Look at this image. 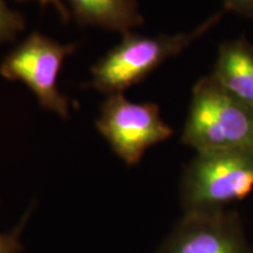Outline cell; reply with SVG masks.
Returning <instances> with one entry per match:
<instances>
[{
	"instance_id": "cell-11",
	"label": "cell",
	"mask_w": 253,
	"mask_h": 253,
	"mask_svg": "<svg viewBox=\"0 0 253 253\" xmlns=\"http://www.w3.org/2000/svg\"><path fill=\"white\" fill-rule=\"evenodd\" d=\"M225 11L236 12L243 17H253V0H224Z\"/></svg>"
},
{
	"instance_id": "cell-12",
	"label": "cell",
	"mask_w": 253,
	"mask_h": 253,
	"mask_svg": "<svg viewBox=\"0 0 253 253\" xmlns=\"http://www.w3.org/2000/svg\"><path fill=\"white\" fill-rule=\"evenodd\" d=\"M19 1H25V0H19ZM42 6H46L48 4H52L56 8V11L59 12V14L61 15L63 21H67L71 18V13H69L68 8L63 5L61 0H38Z\"/></svg>"
},
{
	"instance_id": "cell-2",
	"label": "cell",
	"mask_w": 253,
	"mask_h": 253,
	"mask_svg": "<svg viewBox=\"0 0 253 253\" xmlns=\"http://www.w3.org/2000/svg\"><path fill=\"white\" fill-rule=\"evenodd\" d=\"M219 18L220 13H218L195 31L176 36L143 37L131 32L123 34L121 42L91 68L89 84L102 93L122 94L147 78L168 59L179 54L210 30Z\"/></svg>"
},
{
	"instance_id": "cell-1",
	"label": "cell",
	"mask_w": 253,
	"mask_h": 253,
	"mask_svg": "<svg viewBox=\"0 0 253 253\" xmlns=\"http://www.w3.org/2000/svg\"><path fill=\"white\" fill-rule=\"evenodd\" d=\"M197 154L253 150V108L209 75L192 90L182 135Z\"/></svg>"
},
{
	"instance_id": "cell-8",
	"label": "cell",
	"mask_w": 253,
	"mask_h": 253,
	"mask_svg": "<svg viewBox=\"0 0 253 253\" xmlns=\"http://www.w3.org/2000/svg\"><path fill=\"white\" fill-rule=\"evenodd\" d=\"M80 25L130 33L143 21L136 0H67Z\"/></svg>"
},
{
	"instance_id": "cell-10",
	"label": "cell",
	"mask_w": 253,
	"mask_h": 253,
	"mask_svg": "<svg viewBox=\"0 0 253 253\" xmlns=\"http://www.w3.org/2000/svg\"><path fill=\"white\" fill-rule=\"evenodd\" d=\"M28 218V213L23 217V219L18 223V225L11 231L5 233H0V253H20L23 250L21 245V233Z\"/></svg>"
},
{
	"instance_id": "cell-7",
	"label": "cell",
	"mask_w": 253,
	"mask_h": 253,
	"mask_svg": "<svg viewBox=\"0 0 253 253\" xmlns=\"http://www.w3.org/2000/svg\"><path fill=\"white\" fill-rule=\"evenodd\" d=\"M211 77L253 108V46L244 38L220 46Z\"/></svg>"
},
{
	"instance_id": "cell-9",
	"label": "cell",
	"mask_w": 253,
	"mask_h": 253,
	"mask_svg": "<svg viewBox=\"0 0 253 253\" xmlns=\"http://www.w3.org/2000/svg\"><path fill=\"white\" fill-rule=\"evenodd\" d=\"M24 28L23 14L9 8L6 0H0V43L13 40Z\"/></svg>"
},
{
	"instance_id": "cell-5",
	"label": "cell",
	"mask_w": 253,
	"mask_h": 253,
	"mask_svg": "<svg viewBox=\"0 0 253 253\" xmlns=\"http://www.w3.org/2000/svg\"><path fill=\"white\" fill-rule=\"evenodd\" d=\"M96 128L129 166L140 162L147 149L172 135L156 104L130 102L122 94L109 95L101 107Z\"/></svg>"
},
{
	"instance_id": "cell-6",
	"label": "cell",
	"mask_w": 253,
	"mask_h": 253,
	"mask_svg": "<svg viewBox=\"0 0 253 253\" xmlns=\"http://www.w3.org/2000/svg\"><path fill=\"white\" fill-rule=\"evenodd\" d=\"M157 253H253L238 213L226 209L185 211Z\"/></svg>"
},
{
	"instance_id": "cell-3",
	"label": "cell",
	"mask_w": 253,
	"mask_h": 253,
	"mask_svg": "<svg viewBox=\"0 0 253 253\" xmlns=\"http://www.w3.org/2000/svg\"><path fill=\"white\" fill-rule=\"evenodd\" d=\"M253 190V150L197 154L182 181L185 211L225 209Z\"/></svg>"
},
{
	"instance_id": "cell-4",
	"label": "cell",
	"mask_w": 253,
	"mask_h": 253,
	"mask_svg": "<svg viewBox=\"0 0 253 253\" xmlns=\"http://www.w3.org/2000/svg\"><path fill=\"white\" fill-rule=\"evenodd\" d=\"M77 49L40 33H32L12 50L0 65V74L12 81H21L36 95L42 108L68 118L69 101L58 87V75L63 61Z\"/></svg>"
}]
</instances>
